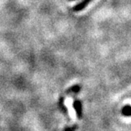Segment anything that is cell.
I'll use <instances>...</instances> for the list:
<instances>
[{
	"label": "cell",
	"mask_w": 131,
	"mask_h": 131,
	"mask_svg": "<svg viewBox=\"0 0 131 131\" xmlns=\"http://www.w3.org/2000/svg\"><path fill=\"white\" fill-rule=\"evenodd\" d=\"M91 1H92V0H82L81 3H78L75 6L73 7V10L76 11V12H79V11L83 10L84 9H85L89 5V3Z\"/></svg>",
	"instance_id": "obj_1"
},
{
	"label": "cell",
	"mask_w": 131,
	"mask_h": 131,
	"mask_svg": "<svg viewBox=\"0 0 131 131\" xmlns=\"http://www.w3.org/2000/svg\"><path fill=\"white\" fill-rule=\"evenodd\" d=\"M127 102H128V103H129V105H130V106H131V100H128V101H127Z\"/></svg>",
	"instance_id": "obj_2"
},
{
	"label": "cell",
	"mask_w": 131,
	"mask_h": 131,
	"mask_svg": "<svg viewBox=\"0 0 131 131\" xmlns=\"http://www.w3.org/2000/svg\"><path fill=\"white\" fill-rule=\"evenodd\" d=\"M70 1H73V0H70Z\"/></svg>",
	"instance_id": "obj_3"
}]
</instances>
